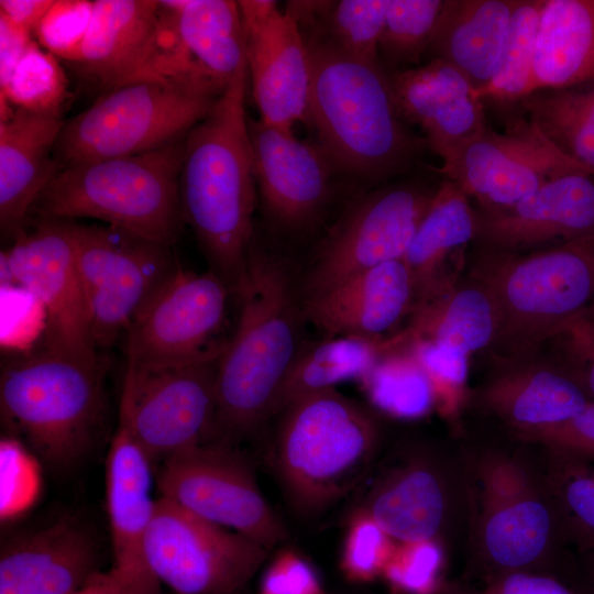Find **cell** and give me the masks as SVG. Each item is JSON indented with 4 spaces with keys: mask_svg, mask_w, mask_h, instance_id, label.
I'll list each match as a JSON object with an SVG mask.
<instances>
[{
    "mask_svg": "<svg viewBox=\"0 0 594 594\" xmlns=\"http://www.w3.org/2000/svg\"><path fill=\"white\" fill-rule=\"evenodd\" d=\"M406 345L431 381L436 408L446 418L454 420L466 399L469 356L408 334Z\"/></svg>",
    "mask_w": 594,
    "mask_h": 594,
    "instance_id": "obj_42",
    "label": "cell"
},
{
    "mask_svg": "<svg viewBox=\"0 0 594 594\" xmlns=\"http://www.w3.org/2000/svg\"><path fill=\"white\" fill-rule=\"evenodd\" d=\"M497 330L495 306L471 278L415 305L406 333L470 356L492 348Z\"/></svg>",
    "mask_w": 594,
    "mask_h": 594,
    "instance_id": "obj_34",
    "label": "cell"
},
{
    "mask_svg": "<svg viewBox=\"0 0 594 594\" xmlns=\"http://www.w3.org/2000/svg\"><path fill=\"white\" fill-rule=\"evenodd\" d=\"M73 594H120L108 572H98Z\"/></svg>",
    "mask_w": 594,
    "mask_h": 594,
    "instance_id": "obj_52",
    "label": "cell"
},
{
    "mask_svg": "<svg viewBox=\"0 0 594 594\" xmlns=\"http://www.w3.org/2000/svg\"><path fill=\"white\" fill-rule=\"evenodd\" d=\"M218 360L127 362L119 407L122 425L153 465L215 439Z\"/></svg>",
    "mask_w": 594,
    "mask_h": 594,
    "instance_id": "obj_11",
    "label": "cell"
},
{
    "mask_svg": "<svg viewBox=\"0 0 594 594\" xmlns=\"http://www.w3.org/2000/svg\"><path fill=\"white\" fill-rule=\"evenodd\" d=\"M248 79L245 62L186 134L179 180L185 223L194 230L209 270L233 296L245 276L254 239L256 180L245 113Z\"/></svg>",
    "mask_w": 594,
    "mask_h": 594,
    "instance_id": "obj_2",
    "label": "cell"
},
{
    "mask_svg": "<svg viewBox=\"0 0 594 594\" xmlns=\"http://www.w3.org/2000/svg\"><path fill=\"white\" fill-rule=\"evenodd\" d=\"M222 92L169 78L141 79L112 88L64 122L55 147L58 169L131 156L180 140L208 114Z\"/></svg>",
    "mask_w": 594,
    "mask_h": 594,
    "instance_id": "obj_9",
    "label": "cell"
},
{
    "mask_svg": "<svg viewBox=\"0 0 594 594\" xmlns=\"http://www.w3.org/2000/svg\"><path fill=\"white\" fill-rule=\"evenodd\" d=\"M307 45V119L333 167L366 180L402 172L413 162L419 143L402 123L388 75L380 63L349 55L327 40Z\"/></svg>",
    "mask_w": 594,
    "mask_h": 594,
    "instance_id": "obj_4",
    "label": "cell"
},
{
    "mask_svg": "<svg viewBox=\"0 0 594 594\" xmlns=\"http://www.w3.org/2000/svg\"><path fill=\"white\" fill-rule=\"evenodd\" d=\"M158 12L160 1L154 0L92 1L91 19L75 65L109 90L157 78Z\"/></svg>",
    "mask_w": 594,
    "mask_h": 594,
    "instance_id": "obj_29",
    "label": "cell"
},
{
    "mask_svg": "<svg viewBox=\"0 0 594 594\" xmlns=\"http://www.w3.org/2000/svg\"><path fill=\"white\" fill-rule=\"evenodd\" d=\"M248 73L261 119L292 131L308 118L310 56L297 20L273 0L238 1Z\"/></svg>",
    "mask_w": 594,
    "mask_h": 594,
    "instance_id": "obj_19",
    "label": "cell"
},
{
    "mask_svg": "<svg viewBox=\"0 0 594 594\" xmlns=\"http://www.w3.org/2000/svg\"><path fill=\"white\" fill-rule=\"evenodd\" d=\"M156 48L163 76L223 91L246 62L238 1H160Z\"/></svg>",
    "mask_w": 594,
    "mask_h": 594,
    "instance_id": "obj_21",
    "label": "cell"
},
{
    "mask_svg": "<svg viewBox=\"0 0 594 594\" xmlns=\"http://www.w3.org/2000/svg\"><path fill=\"white\" fill-rule=\"evenodd\" d=\"M91 12L92 1H54L34 32L40 45L57 58L75 64L89 26Z\"/></svg>",
    "mask_w": 594,
    "mask_h": 594,
    "instance_id": "obj_45",
    "label": "cell"
},
{
    "mask_svg": "<svg viewBox=\"0 0 594 594\" xmlns=\"http://www.w3.org/2000/svg\"><path fill=\"white\" fill-rule=\"evenodd\" d=\"M594 80V0H544L530 94Z\"/></svg>",
    "mask_w": 594,
    "mask_h": 594,
    "instance_id": "obj_32",
    "label": "cell"
},
{
    "mask_svg": "<svg viewBox=\"0 0 594 594\" xmlns=\"http://www.w3.org/2000/svg\"><path fill=\"white\" fill-rule=\"evenodd\" d=\"M154 475L160 497L268 550L287 536L238 446L211 441L187 449L158 463Z\"/></svg>",
    "mask_w": 594,
    "mask_h": 594,
    "instance_id": "obj_13",
    "label": "cell"
},
{
    "mask_svg": "<svg viewBox=\"0 0 594 594\" xmlns=\"http://www.w3.org/2000/svg\"><path fill=\"white\" fill-rule=\"evenodd\" d=\"M544 0H517L490 81L476 90L481 100L520 101L530 94L536 37Z\"/></svg>",
    "mask_w": 594,
    "mask_h": 594,
    "instance_id": "obj_38",
    "label": "cell"
},
{
    "mask_svg": "<svg viewBox=\"0 0 594 594\" xmlns=\"http://www.w3.org/2000/svg\"><path fill=\"white\" fill-rule=\"evenodd\" d=\"M69 223L99 351L124 336L143 305L179 263L172 246L108 224Z\"/></svg>",
    "mask_w": 594,
    "mask_h": 594,
    "instance_id": "obj_15",
    "label": "cell"
},
{
    "mask_svg": "<svg viewBox=\"0 0 594 594\" xmlns=\"http://www.w3.org/2000/svg\"><path fill=\"white\" fill-rule=\"evenodd\" d=\"M404 341L402 331L385 339L348 336L308 340L279 387L272 418L300 398L360 380L385 352Z\"/></svg>",
    "mask_w": 594,
    "mask_h": 594,
    "instance_id": "obj_33",
    "label": "cell"
},
{
    "mask_svg": "<svg viewBox=\"0 0 594 594\" xmlns=\"http://www.w3.org/2000/svg\"><path fill=\"white\" fill-rule=\"evenodd\" d=\"M258 594H323L314 566L290 549L279 551L265 569Z\"/></svg>",
    "mask_w": 594,
    "mask_h": 594,
    "instance_id": "obj_47",
    "label": "cell"
},
{
    "mask_svg": "<svg viewBox=\"0 0 594 594\" xmlns=\"http://www.w3.org/2000/svg\"><path fill=\"white\" fill-rule=\"evenodd\" d=\"M433 194L397 185L358 197L310 255L300 260L306 301L374 266L403 258Z\"/></svg>",
    "mask_w": 594,
    "mask_h": 594,
    "instance_id": "obj_12",
    "label": "cell"
},
{
    "mask_svg": "<svg viewBox=\"0 0 594 594\" xmlns=\"http://www.w3.org/2000/svg\"><path fill=\"white\" fill-rule=\"evenodd\" d=\"M32 43L31 32L0 13V88H3Z\"/></svg>",
    "mask_w": 594,
    "mask_h": 594,
    "instance_id": "obj_50",
    "label": "cell"
},
{
    "mask_svg": "<svg viewBox=\"0 0 594 594\" xmlns=\"http://www.w3.org/2000/svg\"><path fill=\"white\" fill-rule=\"evenodd\" d=\"M475 235L476 211L469 196L447 179L435 191L404 256L414 277L416 304L457 284V277L448 270V261L457 263L459 252L470 241H475Z\"/></svg>",
    "mask_w": 594,
    "mask_h": 594,
    "instance_id": "obj_31",
    "label": "cell"
},
{
    "mask_svg": "<svg viewBox=\"0 0 594 594\" xmlns=\"http://www.w3.org/2000/svg\"><path fill=\"white\" fill-rule=\"evenodd\" d=\"M446 594H578L554 574L538 571H510L484 578L481 590L446 591Z\"/></svg>",
    "mask_w": 594,
    "mask_h": 594,
    "instance_id": "obj_48",
    "label": "cell"
},
{
    "mask_svg": "<svg viewBox=\"0 0 594 594\" xmlns=\"http://www.w3.org/2000/svg\"><path fill=\"white\" fill-rule=\"evenodd\" d=\"M389 0H341L328 4L329 41L356 58L378 63V45Z\"/></svg>",
    "mask_w": 594,
    "mask_h": 594,
    "instance_id": "obj_41",
    "label": "cell"
},
{
    "mask_svg": "<svg viewBox=\"0 0 594 594\" xmlns=\"http://www.w3.org/2000/svg\"><path fill=\"white\" fill-rule=\"evenodd\" d=\"M98 572L97 539L70 516L10 537L0 549V594H73Z\"/></svg>",
    "mask_w": 594,
    "mask_h": 594,
    "instance_id": "obj_24",
    "label": "cell"
},
{
    "mask_svg": "<svg viewBox=\"0 0 594 594\" xmlns=\"http://www.w3.org/2000/svg\"><path fill=\"white\" fill-rule=\"evenodd\" d=\"M442 0H389L378 52L389 65L418 63L428 50Z\"/></svg>",
    "mask_w": 594,
    "mask_h": 594,
    "instance_id": "obj_40",
    "label": "cell"
},
{
    "mask_svg": "<svg viewBox=\"0 0 594 594\" xmlns=\"http://www.w3.org/2000/svg\"><path fill=\"white\" fill-rule=\"evenodd\" d=\"M526 119L561 153L594 172V80L536 90L520 100Z\"/></svg>",
    "mask_w": 594,
    "mask_h": 594,
    "instance_id": "obj_35",
    "label": "cell"
},
{
    "mask_svg": "<svg viewBox=\"0 0 594 594\" xmlns=\"http://www.w3.org/2000/svg\"><path fill=\"white\" fill-rule=\"evenodd\" d=\"M443 557L444 546L438 541L399 542L382 575L402 594H435Z\"/></svg>",
    "mask_w": 594,
    "mask_h": 594,
    "instance_id": "obj_44",
    "label": "cell"
},
{
    "mask_svg": "<svg viewBox=\"0 0 594 594\" xmlns=\"http://www.w3.org/2000/svg\"><path fill=\"white\" fill-rule=\"evenodd\" d=\"M406 342L385 352L359 381L376 410L395 419L417 420L436 408V394Z\"/></svg>",
    "mask_w": 594,
    "mask_h": 594,
    "instance_id": "obj_36",
    "label": "cell"
},
{
    "mask_svg": "<svg viewBox=\"0 0 594 594\" xmlns=\"http://www.w3.org/2000/svg\"><path fill=\"white\" fill-rule=\"evenodd\" d=\"M67 88L58 58L32 41L8 84L0 88V100L30 112L61 117Z\"/></svg>",
    "mask_w": 594,
    "mask_h": 594,
    "instance_id": "obj_39",
    "label": "cell"
},
{
    "mask_svg": "<svg viewBox=\"0 0 594 594\" xmlns=\"http://www.w3.org/2000/svg\"><path fill=\"white\" fill-rule=\"evenodd\" d=\"M556 339L561 340L570 358L573 375L594 396V324L578 317Z\"/></svg>",
    "mask_w": 594,
    "mask_h": 594,
    "instance_id": "obj_49",
    "label": "cell"
},
{
    "mask_svg": "<svg viewBox=\"0 0 594 594\" xmlns=\"http://www.w3.org/2000/svg\"><path fill=\"white\" fill-rule=\"evenodd\" d=\"M579 317L594 324V299Z\"/></svg>",
    "mask_w": 594,
    "mask_h": 594,
    "instance_id": "obj_54",
    "label": "cell"
},
{
    "mask_svg": "<svg viewBox=\"0 0 594 594\" xmlns=\"http://www.w3.org/2000/svg\"><path fill=\"white\" fill-rule=\"evenodd\" d=\"M378 479L366 510L398 542L433 540L446 546L465 536L471 494L462 447L409 446Z\"/></svg>",
    "mask_w": 594,
    "mask_h": 594,
    "instance_id": "obj_10",
    "label": "cell"
},
{
    "mask_svg": "<svg viewBox=\"0 0 594 594\" xmlns=\"http://www.w3.org/2000/svg\"><path fill=\"white\" fill-rule=\"evenodd\" d=\"M277 417L276 471L288 499L304 514L319 513L349 493L380 446L376 416L336 388L300 398Z\"/></svg>",
    "mask_w": 594,
    "mask_h": 594,
    "instance_id": "obj_8",
    "label": "cell"
},
{
    "mask_svg": "<svg viewBox=\"0 0 594 594\" xmlns=\"http://www.w3.org/2000/svg\"><path fill=\"white\" fill-rule=\"evenodd\" d=\"M235 297L237 324L218 360L213 441L239 447L272 419L279 387L309 340L300 258L254 237Z\"/></svg>",
    "mask_w": 594,
    "mask_h": 594,
    "instance_id": "obj_1",
    "label": "cell"
},
{
    "mask_svg": "<svg viewBox=\"0 0 594 594\" xmlns=\"http://www.w3.org/2000/svg\"><path fill=\"white\" fill-rule=\"evenodd\" d=\"M1 268L43 309V345L82 360H100L68 220H36L1 253Z\"/></svg>",
    "mask_w": 594,
    "mask_h": 594,
    "instance_id": "obj_17",
    "label": "cell"
},
{
    "mask_svg": "<svg viewBox=\"0 0 594 594\" xmlns=\"http://www.w3.org/2000/svg\"><path fill=\"white\" fill-rule=\"evenodd\" d=\"M53 3L51 0H1L0 13L32 33Z\"/></svg>",
    "mask_w": 594,
    "mask_h": 594,
    "instance_id": "obj_51",
    "label": "cell"
},
{
    "mask_svg": "<svg viewBox=\"0 0 594 594\" xmlns=\"http://www.w3.org/2000/svg\"><path fill=\"white\" fill-rule=\"evenodd\" d=\"M469 278L495 306L494 355H535L594 299V233L528 252L482 249Z\"/></svg>",
    "mask_w": 594,
    "mask_h": 594,
    "instance_id": "obj_6",
    "label": "cell"
},
{
    "mask_svg": "<svg viewBox=\"0 0 594 594\" xmlns=\"http://www.w3.org/2000/svg\"><path fill=\"white\" fill-rule=\"evenodd\" d=\"M416 304L413 274L404 257L362 272L306 301L309 323L324 338L385 339Z\"/></svg>",
    "mask_w": 594,
    "mask_h": 594,
    "instance_id": "obj_26",
    "label": "cell"
},
{
    "mask_svg": "<svg viewBox=\"0 0 594 594\" xmlns=\"http://www.w3.org/2000/svg\"><path fill=\"white\" fill-rule=\"evenodd\" d=\"M587 573L591 593L594 594V550L580 553Z\"/></svg>",
    "mask_w": 594,
    "mask_h": 594,
    "instance_id": "obj_53",
    "label": "cell"
},
{
    "mask_svg": "<svg viewBox=\"0 0 594 594\" xmlns=\"http://www.w3.org/2000/svg\"><path fill=\"white\" fill-rule=\"evenodd\" d=\"M510 435L522 441L592 462L594 461V402H590L579 415L563 422Z\"/></svg>",
    "mask_w": 594,
    "mask_h": 594,
    "instance_id": "obj_46",
    "label": "cell"
},
{
    "mask_svg": "<svg viewBox=\"0 0 594 594\" xmlns=\"http://www.w3.org/2000/svg\"><path fill=\"white\" fill-rule=\"evenodd\" d=\"M238 594H245V592H241V593H238Z\"/></svg>",
    "mask_w": 594,
    "mask_h": 594,
    "instance_id": "obj_55",
    "label": "cell"
},
{
    "mask_svg": "<svg viewBox=\"0 0 594 594\" xmlns=\"http://www.w3.org/2000/svg\"><path fill=\"white\" fill-rule=\"evenodd\" d=\"M590 396L572 372L536 360V354L496 358L495 367L475 393L477 406L510 433L569 420L592 402Z\"/></svg>",
    "mask_w": 594,
    "mask_h": 594,
    "instance_id": "obj_25",
    "label": "cell"
},
{
    "mask_svg": "<svg viewBox=\"0 0 594 594\" xmlns=\"http://www.w3.org/2000/svg\"><path fill=\"white\" fill-rule=\"evenodd\" d=\"M105 364L42 345L8 360L0 374V415L8 437L56 471L95 447L106 419Z\"/></svg>",
    "mask_w": 594,
    "mask_h": 594,
    "instance_id": "obj_5",
    "label": "cell"
},
{
    "mask_svg": "<svg viewBox=\"0 0 594 594\" xmlns=\"http://www.w3.org/2000/svg\"><path fill=\"white\" fill-rule=\"evenodd\" d=\"M254 174L266 219L288 235L306 234L331 202V164L320 146L292 131L249 119Z\"/></svg>",
    "mask_w": 594,
    "mask_h": 594,
    "instance_id": "obj_20",
    "label": "cell"
},
{
    "mask_svg": "<svg viewBox=\"0 0 594 594\" xmlns=\"http://www.w3.org/2000/svg\"><path fill=\"white\" fill-rule=\"evenodd\" d=\"M593 233L592 175H564L510 207L476 211L475 242L483 250L528 252Z\"/></svg>",
    "mask_w": 594,
    "mask_h": 594,
    "instance_id": "obj_23",
    "label": "cell"
},
{
    "mask_svg": "<svg viewBox=\"0 0 594 594\" xmlns=\"http://www.w3.org/2000/svg\"><path fill=\"white\" fill-rule=\"evenodd\" d=\"M394 539L364 509L350 520L340 565L350 581L365 583L382 575L395 548Z\"/></svg>",
    "mask_w": 594,
    "mask_h": 594,
    "instance_id": "obj_43",
    "label": "cell"
},
{
    "mask_svg": "<svg viewBox=\"0 0 594 594\" xmlns=\"http://www.w3.org/2000/svg\"><path fill=\"white\" fill-rule=\"evenodd\" d=\"M440 158L437 172L474 197L481 211L510 207L564 175L594 176L561 153L526 118L512 121L504 133L487 127Z\"/></svg>",
    "mask_w": 594,
    "mask_h": 594,
    "instance_id": "obj_18",
    "label": "cell"
},
{
    "mask_svg": "<svg viewBox=\"0 0 594 594\" xmlns=\"http://www.w3.org/2000/svg\"><path fill=\"white\" fill-rule=\"evenodd\" d=\"M153 463L118 424L106 460V501L112 565L120 594H162L146 560V536L155 508Z\"/></svg>",
    "mask_w": 594,
    "mask_h": 594,
    "instance_id": "obj_22",
    "label": "cell"
},
{
    "mask_svg": "<svg viewBox=\"0 0 594 594\" xmlns=\"http://www.w3.org/2000/svg\"><path fill=\"white\" fill-rule=\"evenodd\" d=\"M185 136L157 150L59 168L30 216L97 219L173 246L185 224L179 194Z\"/></svg>",
    "mask_w": 594,
    "mask_h": 594,
    "instance_id": "obj_7",
    "label": "cell"
},
{
    "mask_svg": "<svg viewBox=\"0 0 594 594\" xmlns=\"http://www.w3.org/2000/svg\"><path fill=\"white\" fill-rule=\"evenodd\" d=\"M227 284L211 270L178 265L133 318L125 338L127 362L190 363L219 359L230 297Z\"/></svg>",
    "mask_w": 594,
    "mask_h": 594,
    "instance_id": "obj_16",
    "label": "cell"
},
{
    "mask_svg": "<svg viewBox=\"0 0 594 594\" xmlns=\"http://www.w3.org/2000/svg\"><path fill=\"white\" fill-rule=\"evenodd\" d=\"M540 446V444H539ZM550 488L564 537L578 553L594 550V466L592 462L541 446Z\"/></svg>",
    "mask_w": 594,
    "mask_h": 594,
    "instance_id": "obj_37",
    "label": "cell"
},
{
    "mask_svg": "<svg viewBox=\"0 0 594 594\" xmlns=\"http://www.w3.org/2000/svg\"><path fill=\"white\" fill-rule=\"evenodd\" d=\"M517 0L443 1L429 50L475 87L493 76Z\"/></svg>",
    "mask_w": 594,
    "mask_h": 594,
    "instance_id": "obj_30",
    "label": "cell"
},
{
    "mask_svg": "<svg viewBox=\"0 0 594 594\" xmlns=\"http://www.w3.org/2000/svg\"><path fill=\"white\" fill-rule=\"evenodd\" d=\"M65 120L0 100V227L13 241L58 170L55 147Z\"/></svg>",
    "mask_w": 594,
    "mask_h": 594,
    "instance_id": "obj_28",
    "label": "cell"
},
{
    "mask_svg": "<svg viewBox=\"0 0 594 594\" xmlns=\"http://www.w3.org/2000/svg\"><path fill=\"white\" fill-rule=\"evenodd\" d=\"M388 78L402 118L421 128L427 145L439 157L487 128L483 100L453 65L433 58Z\"/></svg>",
    "mask_w": 594,
    "mask_h": 594,
    "instance_id": "obj_27",
    "label": "cell"
},
{
    "mask_svg": "<svg viewBox=\"0 0 594 594\" xmlns=\"http://www.w3.org/2000/svg\"><path fill=\"white\" fill-rule=\"evenodd\" d=\"M145 551L152 574L174 594L244 592L270 552L163 497L156 498Z\"/></svg>",
    "mask_w": 594,
    "mask_h": 594,
    "instance_id": "obj_14",
    "label": "cell"
},
{
    "mask_svg": "<svg viewBox=\"0 0 594 594\" xmlns=\"http://www.w3.org/2000/svg\"><path fill=\"white\" fill-rule=\"evenodd\" d=\"M512 438L513 443L462 446L471 494L466 544L483 579L510 571L549 572L569 546L543 448Z\"/></svg>",
    "mask_w": 594,
    "mask_h": 594,
    "instance_id": "obj_3",
    "label": "cell"
}]
</instances>
